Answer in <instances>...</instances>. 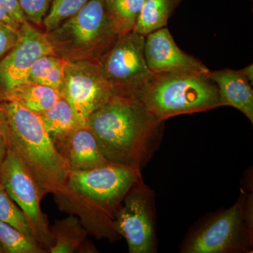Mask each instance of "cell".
Wrapping results in <instances>:
<instances>
[{"label":"cell","instance_id":"6da1fadb","mask_svg":"<svg viewBox=\"0 0 253 253\" xmlns=\"http://www.w3.org/2000/svg\"><path fill=\"white\" fill-rule=\"evenodd\" d=\"M162 123L140 100L113 94L86 126L109 161L141 169L158 144Z\"/></svg>","mask_w":253,"mask_h":253},{"label":"cell","instance_id":"7a4b0ae2","mask_svg":"<svg viewBox=\"0 0 253 253\" xmlns=\"http://www.w3.org/2000/svg\"><path fill=\"white\" fill-rule=\"evenodd\" d=\"M140 179V169L111 163L70 171L66 186L56 196L63 210L80 216L86 230L109 236L116 234L113 221L123 200Z\"/></svg>","mask_w":253,"mask_h":253},{"label":"cell","instance_id":"3957f363","mask_svg":"<svg viewBox=\"0 0 253 253\" xmlns=\"http://www.w3.org/2000/svg\"><path fill=\"white\" fill-rule=\"evenodd\" d=\"M1 108L8 149L19 158L43 196L57 194L66 186L70 169L44 128L41 115L10 101H4Z\"/></svg>","mask_w":253,"mask_h":253},{"label":"cell","instance_id":"277c9868","mask_svg":"<svg viewBox=\"0 0 253 253\" xmlns=\"http://www.w3.org/2000/svg\"><path fill=\"white\" fill-rule=\"evenodd\" d=\"M139 100L162 122L221 106L215 83L208 76L189 73H155Z\"/></svg>","mask_w":253,"mask_h":253},{"label":"cell","instance_id":"5b68a950","mask_svg":"<svg viewBox=\"0 0 253 253\" xmlns=\"http://www.w3.org/2000/svg\"><path fill=\"white\" fill-rule=\"evenodd\" d=\"M46 35L56 52L68 59L98 61L118 36L110 23L104 0H89L78 12Z\"/></svg>","mask_w":253,"mask_h":253},{"label":"cell","instance_id":"8992f818","mask_svg":"<svg viewBox=\"0 0 253 253\" xmlns=\"http://www.w3.org/2000/svg\"><path fill=\"white\" fill-rule=\"evenodd\" d=\"M145 39L134 31L118 36L112 48L98 60L113 94L139 99L154 78L145 59Z\"/></svg>","mask_w":253,"mask_h":253},{"label":"cell","instance_id":"52a82bcc","mask_svg":"<svg viewBox=\"0 0 253 253\" xmlns=\"http://www.w3.org/2000/svg\"><path fill=\"white\" fill-rule=\"evenodd\" d=\"M0 183L24 213L37 242L48 252L52 239L47 217L41 209L43 195L19 158L9 149L0 165Z\"/></svg>","mask_w":253,"mask_h":253},{"label":"cell","instance_id":"ba28073f","mask_svg":"<svg viewBox=\"0 0 253 253\" xmlns=\"http://www.w3.org/2000/svg\"><path fill=\"white\" fill-rule=\"evenodd\" d=\"M244 203L241 198L232 207L203 226L189 240L184 252L230 253L251 244L250 212L245 210Z\"/></svg>","mask_w":253,"mask_h":253},{"label":"cell","instance_id":"9c48e42d","mask_svg":"<svg viewBox=\"0 0 253 253\" xmlns=\"http://www.w3.org/2000/svg\"><path fill=\"white\" fill-rule=\"evenodd\" d=\"M62 94L84 126L91 115L113 95L98 61H67Z\"/></svg>","mask_w":253,"mask_h":253},{"label":"cell","instance_id":"30bf717a","mask_svg":"<svg viewBox=\"0 0 253 253\" xmlns=\"http://www.w3.org/2000/svg\"><path fill=\"white\" fill-rule=\"evenodd\" d=\"M150 190L141 178L123 200L113 221L116 234L126 239L130 253L154 251L155 231Z\"/></svg>","mask_w":253,"mask_h":253},{"label":"cell","instance_id":"8fae6325","mask_svg":"<svg viewBox=\"0 0 253 253\" xmlns=\"http://www.w3.org/2000/svg\"><path fill=\"white\" fill-rule=\"evenodd\" d=\"M45 55H55L46 35L28 21L19 28L17 42L0 61V83L5 91L14 89L28 81V74L37 60Z\"/></svg>","mask_w":253,"mask_h":253},{"label":"cell","instance_id":"7c38bea8","mask_svg":"<svg viewBox=\"0 0 253 253\" xmlns=\"http://www.w3.org/2000/svg\"><path fill=\"white\" fill-rule=\"evenodd\" d=\"M144 55L148 67L154 73H189L208 76L211 73L201 61L178 47L166 28L146 36Z\"/></svg>","mask_w":253,"mask_h":253},{"label":"cell","instance_id":"4fadbf2b","mask_svg":"<svg viewBox=\"0 0 253 253\" xmlns=\"http://www.w3.org/2000/svg\"><path fill=\"white\" fill-rule=\"evenodd\" d=\"M67 163L70 171H81L112 163L100 148L97 139L86 126L75 129L57 148Z\"/></svg>","mask_w":253,"mask_h":253},{"label":"cell","instance_id":"5bb4252c","mask_svg":"<svg viewBox=\"0 0 253 253\" xmlns=\"http://www.w3.org/2000/svg\"><path fill=\"white\" fill-rule=\"evenodd\" d=\"M208 78L219 90L220 106H229L241 111L253 123L252 83L242 70L225 69L210 73Z\"/></svg>","mask_w":253,"mask_h":253},{"label":"cell","instance_id":"9a60e30c","mask_svg":"<svg viewBox=\"0 0 253 253\" xmlns=\"http://www.w3.org/2000/svg\"><path fill=\"white\" fill-rule=\"evenodd\" d=\"M63 96L62 91L30 81L4 91L3 99L21 105L35 113H41Z\"/></svg>","mask_w":253,"mask_h":253},{"label":"cell","instance_id":"2e32d148","mask_svg":"<svg viewBox=\"0 0 253 253\" xmlns=\"http://www.w3.org/2000/svg\"><path fill=\"white\" fill-rule=\"evenodd\" d=\"M44 128L56 148L82 124L67 99L62 96L51 107L40 113Z\"/></svg>","mask_w":253,"mask_h":253},{"label":"cell","instance_id":"e0dca14e","mask_svg":"<svg viewBox=\"0 0 253 253\" xmlns=\"http://www.w3.org/2000/svg\"><path fill=\"white\" fill-rule=\"evenodd\" d=\"M52 245L48 250L51 253L76 252L86 239L87 231L75 216L59 220L50 228Z\"/></svg>","mask_w":253,"mask_h":253},{"label":"cell","instance_id":"ac0fdd59","mask_svg":"<svg viewBox=\"0 0 253 253\" xmlns=\"http://www.w3.org/2000/svg\"><path fill=\"white\" fill-rule=\"evenodd\" d=\"M181 0H145L134 31L146 36L167 26Z\"/></svg>","mask_w":253,"mask_h":253},{"label":"cell","instance_id":"d6986e66","mask_svg":"<svg viewBox=\"0 0 253 253\" xmlns=\"http://www.w3.org/2000/svg\"><path fill=\"white\" fill-rule=\"evenodd\" d=\"M145 0H104L106 14L118 36L134 31Z\"/></svg>","mask_w":253,"mask_h":253},{"label":"cell","instance_id":"ffe728a7","mask_svg":"<svg viewBox=\"0 0 253 253\" xmlns=\"http://www.w3.org/2000/svg\"><path fill=\"white\" fill-rule=\"evenodd\" d=\"M0 244L6 253H42V249L36 240L25 235L21 231L0 221Z\"/></svg>","mask_w":253,"mask_h":253},{"label":"cell","instance_id":"44dd1931","mask_svg":"<svg viewBox=\"0 0 253 253\" xmlns=\"http://www.w3.org/2000/svg\"><path fill=\"white\" fill-rule=\"evenodd\" d=\"M0 221H4L25 235L36 240L29 221L18 205L11 199L0 183Z\"/></svg>","mask_w":253,"mask_h":253},{"label":"cell","instance_id":"7402d4cb","mask_svg":"<svg viewBox=\"0 0 253 253\" xmlns=\"http://www.w3.org/2000/svg\"><path fill=\"white\" fill-rule=\"evenodd\" d=\"M89 0H53L44 18L46 31H52L68 18L78 12Z\"/></svg>","mask_w":253,"mask_h":253},{"label":"cell","instance_id":"603a6c76","mask_svg":"<svg viewBox=\"0 0 253 253\" xmlns=\"http://www.w3.org/2000/svg\"><path fill=\"white\" fill-rule=\"evenodd\" d=\"M53 0H18L27 21L41 25L49 11Z\"/></svg>","mask_w":253,"mask_h":253},{"label":"cell","instance_id":"cb8c5ba5","mask_svg":"<svg viewBox=\"0 0 253 253\" xmlns=\"http://www.w3.org/2000/svg\"><path fill=\"white\" fill-rule=\"evenodd\" d=\"M62 60L56 57L55 55L42 56L37 60L30 70L28 81L42 84L43 82L51 70L61 63Z\"/></svg>","mask_w":253,"mask_h":253},{"label":"cell","instance_id":"d4e9b609","mask_svg":"<svg viewBox=\"0 0 253 253\" xmlns=\"http://www.w3.org/2000/svg\"><path fill=\"white\" fill-rule=\"evenodd\" d=\"M19 29L0 21V59L17 42Z\"/></svg>","mask_w":253,"mask_h":253},{"label":"cell","instance_id":"484cf974","mask_svg":"<svg viewBox=\"0 0 253 253\" xmlns=\"http://www.w3.org/2000/svg\"><path fill=\"white\" fill-rule=\"evenodd\" d=\"M0 7L21 26L27 21L18 0H0Z\"/></svg>","mask_w":253,"mask_h":253},{"label":"cell","instance_id":"4316f807","mask_svg":"<svg viewBox=\"0 0 253 253\" xmlns=\"http://www.w3.org/2000/svg\"><path fill=\"white\" fill-rule=\"evenodd\" d=\"M8 145L6 139V123L4 113L0 106V165L7 152Z\"/></svg>","mask_w":253,"mask_h":253},{"label":"cell","instance_id":"83f0119b","mask_svg":"<svg viewBox=\"0 0 253 253\" xmlns=\"http://www.w3.org/2000/svg\"><path fill=\"white\" fill-rule=\"evenodd\" d=\"M0 21L6 23V24L9 25L12 27L17 28V29H19L21 27V25L18 24L13 18L10 17L9 15L6 14L1 7H0Z\"/></svg>","mask_w":253,"mask_h":253},{"label":"cell","instance_id":"f1b7e54d","mask_svg":"<svg viewBox=\"0 0 253 253\" xmlns=\"http://www.w3.org/2000/svg\"><path fill=\"white\" fill-rule=\"evenodd\" d=\"M243 72H244L245 76L247 77L248 79L249 80V81L251 82L253 84V64L250 65L249 66L244 68V69L242 70Z\"/></svg>","mask_w":253,"mask_h":253},{"label":"cell","instance_id":"f546056e","mask_svg":"<svg viewBox=\"0 0 253 253\" xmlns=\"http://www.w3.org/2000/svg\"><path fill=\"white\" fill-rule=\"evenodd\" d=\"M0 252H1V251H0Z\"/></svg>","mask_w":253,"mask_h":253}]
</instances>
